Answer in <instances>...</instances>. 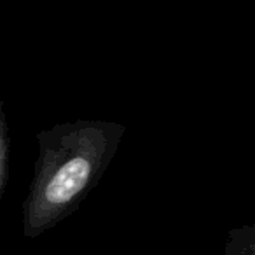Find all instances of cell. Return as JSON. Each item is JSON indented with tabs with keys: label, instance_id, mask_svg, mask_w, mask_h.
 Segmentation results:
<instances>
[{
	"label": "cell",
	"instance_id": "cell-2",
	"mask_svg": "<svg viewBox=\"0 0 255 255\" xmlns=\"http://www.w3.org/2000/svg\"><path fill=\"white\" fill-rule=\"evenodd\" d=\"M9 178V126L4 103L0 98V199L4 196Z\"/></svg>",
	"mask_w": 255,
	"mask_h": 255
},
{
	"label": "cell",
	"instance_id": "cell-1",
	"mask_svg": "<svg viewBox=\"0 0 255 255\" xmlns=\"http://www.w3.org/2000/svg\"><path fill=\"white\" fill-rule=\"evenodd\" d=\"M126 124L103 119L58 123L37 133L39 156L23 205V234L37 238L70 217L116 157Z\"/></svg>",
	"mask_w": 255,
	"mask_h": 255
}]
</instances>
